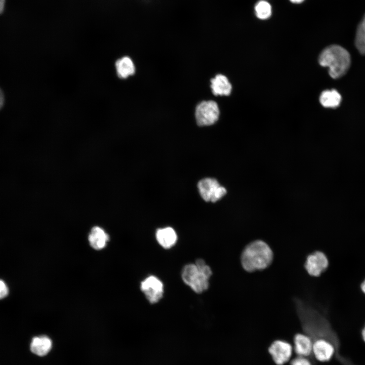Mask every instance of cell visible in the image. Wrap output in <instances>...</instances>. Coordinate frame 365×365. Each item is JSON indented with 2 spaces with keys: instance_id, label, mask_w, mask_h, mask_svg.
<instances>
[{
  "instance_id": "cell-1",
  "label": "cell",
  "mask_w": 365,
  "mask_h": 365,
  "mask_svg": "<svg viewBox=\"0 0 365 365\" xmlns=\"http://www.w3.org/2000/svg\"><path fill=\"white\" fill-rule=\"evenodd\" d=\"M273 256L272 249L266 242L256 240L245 246L241 254L240 262L245 271L253 272L269 267Z\"/></svg>"
},
{
  "instance_id": "cell-2",
  "label": "cell",
  "mask_w": 365,
  "mask_h": 365,
  "mask_svg": "<svg viewBox=\"0 0 365 365\" xmlns=\"http://www.w3.org/2000/svg\"><path fill=\"white\" fill-rule=\"evenodd\" d=\"M318 62L329 68V74L334 79L343 76L348 70L351 58L349 52L342 47L334 45L324 49L319 56Z\"/></svg>"
},
{
  "instance_id": "cell-3",
  "label": "cell",
  "mask_w": 365,
  "mask_h": 365,
  "mask_svg": "<svg viewBox=\"0 0 365 365\" xmlns=\"http://www.w3.org/2000/svg\"><path fill=\"white\" fill-rule=\"evenodd\" d=\"M211 274L210 268L203 260L198 259L195 264H190L184 267L181 277L184 282L195 292L201 293L208 288Z\"/></svg>"
},
{
  "instance_id": "cell-4",
  "label": "cell",
  "mask_w": 365,
  "mask_h": 365,
  "mask_svg": "<svg viewBox=\"0 0 365 365\" xmlns=\"http://www.w3.org/2000/svg\"><path fill=\"white\" fill-rule=\"evenodd\" d=\"M220 111L217 103L213 100L203 101L196 107L195 117L199 126H209L218 119Z\"/></svg>"
},
{
  "instance_id": "cell-5",
  "label": "cell",
  "mask_w": 365,
  "mask_h": 365,
  "mask_svg": "<svg viewBox=\"0 0 365 365\" xmlns=\"http://www.w3.org/2000/svg\"><path fill=\"white\" fill-rule=\"evenodd\" d=\"M198 188L202 198L206 201L215 202L227 193L226 189L221 186L214 178H206L201 180Z\"/></svg>"
},
{
  "instance_id": "cell-6",
  "label": "cell",
  "mask_w": 365,
  "mask_h": 365,
  "mask_svg": "<svg viewBox=\"0 0 365 365\" xmlns=\"http://www.w3.org/2000/svg\"><path fill=\"white\" fill-rule=\"evenodd\" d=\"M329 265L326 254L321 251H315L309 253L304 263V268L308 274L313 277H318L324 272Z\"/></svg>"
},
{
  "instance_id": "cell-7",
  "label": "cell",
  "mask_w": 365,
  "mask_h": 365,
  "mask_svg": "<svg viewBox=\"0 0 365 365\" xmlns=\"http://www.w3.org/2000/svg\"><path fill=\"white\" fill-rule=\"evenodd\" d=\"M140 288L151 303H156L162 298L163 284L154 276H149L142 281Z\"/></svg>"
},
{
  "instance_id": "cell-8",
  "label": "cell",
  "mask_w": 365,
  "mask_h": 365,
  "mask_svg": "<svg viewBox=\"0 0 365 365\" xmlns=\"http://www.w3.org/2000/svg\"><path fill=\"white\" fill-rule=\"evenodd\" d=\"M293 348L288 342L283 340L274 341L269 348L273 360L277 365H282L289 360Z\"/></svg>"
},
{
  "instance_id": "cell-9",
  "label": "cell",
  "mask_w": 365,
  "mask_h": 365,
  "mask_svg": "<svg viewBox=\"0 0 365 365\" xmlns=\"http://www.w3.org/2000/svg\"><path fill=\"white\" fill-rule=\"evenodd\" d=\"M334 349L328 341L319 339L313 343L312 353L318 360L328 361L332 357Z\"/></svg>"
},
{
  "instance_id": "cell-10",
  "label": "cell",
  "mask_w": 365,
  "mask_h": 365,
  "mask_svg": "<svg viewBox=\"0 0 365 365\" xmlns=\"http://www.w3.org/2000/svg\"><path fill=\"white\" fill-rule=\"evenodd\" d=\"M294 342L295 351L298 356L307 357L312 352L313 342L308 335L297 334Z\"/></svg>"
},
{
  "instance_id": "cell-11",
  "label": "cell",
  "mask_w": 365,
  "mask_h": 365,
  "mask_svg": "<svg viewBox=\"0 0 365 365\" xmlns=\"http://www.w3.org/2000/svg\"><path fill=\"white\" fill-rule=\"evenodd\" d=\"M90 246L96 250L103 248L109 240V236L105 231L99 227L92 228L88 236Z\"/></svg>"
},
{
  "instance_id": "cell-12",
  "label": "cell",
  "mask_w": 365,
  "mask_h": 365,
  "mask_svg": "<svg viewBox=\"0 0 365 365\" xmlns=\"http://www.w3.org/2000/svg\"><path fill=\"white\" fill-rule=\"evenodd\" d=\"M211 88L214 95H226L230 94L232 85L227 78L224 75L218 74L211 80Z\"/></svg>"
},
{
  "instance_id": "cell-13",
  "label": "cell",
  "mask_w": 365,
  "mask_h": 365,
  "mask_svg": "<svg viewBox=\"0 0 365 365\" xmlns=\"http://www.w3.org/2000/svg\"><path fill=\"white\" fill-rule=\"evenodd\" d=\"M115 68L118 77L122 79L134 75L135 71L132 60L128 56L118 59L115 62Z\"/></svg>"
},
{
  "instance_id": "cell-14",
  "label": "cell",
  "mask_w": 365,
  "mask_h": 365,
  "mask_svg": "<svg viewBox=\"0 0 365 365\" xmlns=\"http://www.w3.org/2000/svg\"><path fill=\"white\" fill-rule=\"evenodd\" d=\"M156 237L158 243L165 248H171L177 240V235L171 227L158 229Z\"/></svg>"
},
{
  "instance_id": "cell-15",
  "label": "cell",
  "mask_w": 365,
  "mask_h": 365,
  "mask_svg": "<svg viewBox=\"0 0 365 365\" xmlns=\"http://www.w3.org/2000/svg\"><path fill=\"white\" fill-rule=\"evenodd\" d=\"M51 347V340L49 338L45 336L33 338L30 344L31 351L39 356H44L47 354Z\"/></svg>"
},
{
  "instance_id": "cell-16",
  "label": "cell",
  "mask_w": 365,
  "mask_h": 365,
  "mask_svg": "<svg viewBox=\"0 0 365 365\" xmlns=\"http://www.w3.org/2000/svg\"><path fill=\"white\" fill-rule=\"evenodd\" d=\"M319 101L325 107L335 108L339 105L341 96L335 90H325L321 93Z\"/></svg>"
},
{
  "instance_id": "cell-17",
  "label": "cell",
  "mask_w": 365,
  "mask_h": 365,
  "mask_svg": "<svg viewBox=\"0 0 365 365\" xmlns=\"http://www.w3.org/2000/svg\"><path fill=\"white\" fill-rule=\"evenodd\" d=\"M355 45L360 54L365 55V16L357 27Z\"/></svg>"
},
{
  "instance_id": "cell-18",
  "label": "cell",
  "mask_w": 365,
  "mask_h": 365,
  "mask_svg": "<svg viewBox=\"0 0 365 365\" xmlns=\"http://www.w3.org/2000/svg\"><path fill=\"white\" fill-rule=\"evenodd\" d=\"M254 11L256 16L260 19H268L272 14L271 5L266 0H261L255 5Z\"/></svg>"
},
{
  "instance_id": "cell-19",
  "label": "cell",
  "mask_w": 365,
  "mask_h": 365,
  "mask_svg": "<svg viewBox=\"0 0 365 365\" xmlns=\"http://www.w3.org/2000/svg\"><path fill=\"white\" fill-rule=\"evenodd\" d=\"M290 365H312L306 357L298 356L291 361Z\"/></svg>"
},
{
  "instance_id": "cell-20",
  "label": "cell",
  "mask_w": 365,
  "mask_h": 365,
  "mask_svg": "<svg viewBox=\"0 0 365 365\" xmlns=\"http://www.w3.org/2000/svg\"><path fill=\"white\" fill-rule=\"evenodd\" d=\"M8 294V288L6 283L0 280V299L4 298Z\"/></svg>"
},
{
  "instance_id": "cell-21",
  "label": "cell",
  "mask_w": 365,
  "mask_h": 365,
  "mask_svg": "<svg viewBox=\"0 0 365 365\" xmlns=\"http://www.w3.org/2000/svg\"><path fill=\"white\" fill-rule=\"evenodd\" d=\"M4 101H5V97H4V94L2 90V89H0V110L2 109L3 106L4 104Z\"/></svg>"
},
{
  "instance_id": "cell-22",
  "label": "cell",
  "mask_w": 365,
  "mask_h": 365,
  "mask_svg": "<svg viewBox=\"0 0 365 365\" xmlns=\"http://www.w3.org/2000/svg\"><path fill=\"white\" fill-rule=\"evenodd\" d=\"M6 0H0V14L3 12Z\"/></svg>"
},
{
  "instance_id": "cell-23",
  "label": "cell",
  "mask_w": 365,
  "mask_h": 365,
  "mask_svg": "<svg viewBox=\"0 0 365 365\" xmlns=\"http://www.w3.org/2000/svg\"><path fill=\"white\" fill-rule=\"evenodd\" d=\"M360 288L362 293L365 294V279L360 284Z\"/></svg>"
},
{
  "instance_id": "cell-24",
  "label": "cell",
  "mask_w": 365,
  "mask_h": 365,
  "mask_svg": "<svg viewBox=\"0 0 365 365\" xmlns=\"http://www.w3.org/2000/svg\"><path fill=\"white\" fill-rule=\"evenodd\" d=\"M291 3L294 4H300L302 3L304 0H289Z\"/></svg>"
},
{
  "instance_id": "cell-25",
  "label": "cell",
  "mask_w": 365,
  "mask_h": 365,
  "mask_svg": "<svg viewBox=\"0 0 365 365\" xmlns=\"http://www.w3.org/2000/svg\"><path fill=\"white\" fill-rule=\"evenodd\" d=\"M362 336L363 340L365 341V326L362 331Z\"/></svg>"
}]
</instances>
